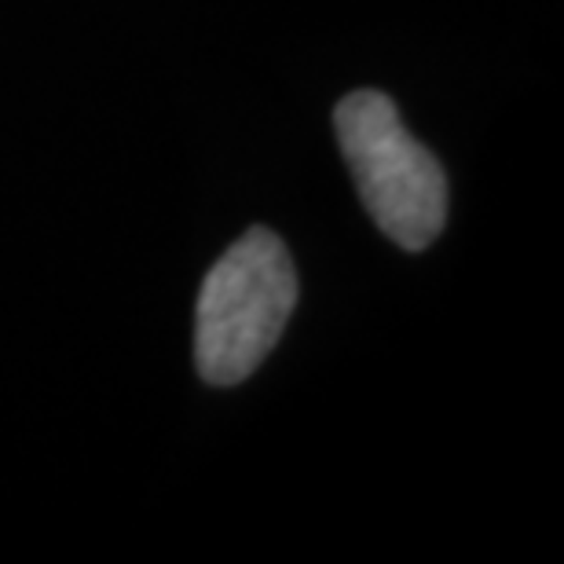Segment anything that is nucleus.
Masks as SVG:
<instances>
[{
  "label": "nucleus",
  "mask_w": 564,
  "mask_h": 564,
  "mask_svg": "<svg viewBox=\"0 0 564 564\" xmlns=\"http://www.w3.org/2000/svg\"><path fill=\"white\" fill-rule=\"evenodd\" d=\"M334 129L375 228L408 253L433 246L447 224V176L397 104L375 88L352 93L337 104Z\"/></svg>",
  "instance_id": "f03ea898"
},
{
  "label": "nucleus",
  "mask_w": 564,
  "mask_h": 564,
  "mask_svg": "<svg viewBox=\"0 0 564 564\" xmlns=\"http://www.w3.org/2000/svg\"><path fill=\"white\" fill-rule=\"evenodd\" d=\"M297 308V272L272 228H250L209 268L195 304V367L228 389L257 375Z\"/></svg>",
  "instance_id": "f257e3e1"
}]
</instances>
